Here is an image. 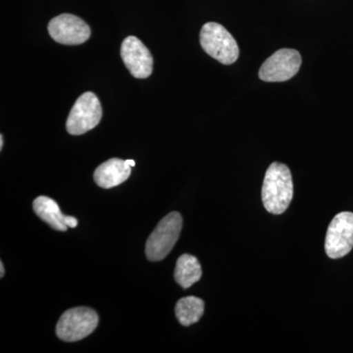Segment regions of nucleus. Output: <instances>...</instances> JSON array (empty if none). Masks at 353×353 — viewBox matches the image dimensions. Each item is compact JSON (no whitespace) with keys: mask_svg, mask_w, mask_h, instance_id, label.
<instances>
[{"mask_svg":"<svg viewBox=\"0 0 353 353\" xmlns=\"http://www.w3.org/2000/svg\"><path fill=\"white\" fill-rule=\"evenodd\" d=\"M121 57L134 78L145 79L152 75L153 57L145 44L136 37H128L121 46Z\"/></svg>","mask_w":353,"mask_h":353,"instance_id":"nucleus-9","label":"nucleus"},{"mask_svg":"<svg viewBox=\"0 0 353 353\" xmlns=\"http://www.w3.org/2000/svg\"><path fill=\"white\" fill-rule=\"evenodd\" d=\"M66 225L69 228H76L78 226V220L72 216H66Z\"/></svg>","mask_w":353,"mask_h":353,"instance_id":"nucleus-14","label":"nucleus"},{"mask_svg":"<svg viewBox=\"0 0 353 353\" xmlns=\"http://www.w3.org/2000/svg\"><path fill=\"white\" fill-rule=\"evenodd\" d=\"M175 281L183 289H189L201 280L202 270L199 259L194 255L183 254L179 257L175 269Z\"/></svg>","mask_w":353,"mask_h":353,"instance_id":"nucleus-12","label":"nucleus"},{"mask_svg":"<svg viewBox=\"0 0 353 353\" xmlns=\"http://www.w3.org/2000/svg\"><path fill=\"white\" fill-rule=\"evenodd\" d=\"M201 44L208 55L224 65L234 63L240 55L236 39L217 23H206L202 27Z\"/></svg>","mask_w":353,"mask_h":353,"instance_id":"nucleus-2","label":"nucleus"},{"mask_svg":"<svg viewBox=\"0 0 353 353\" xmlns=\"http://www.w3.org/2000/svg\"><path fill=\"white\" fill-rule=\"evenodd\" d=\"M264 208L272 214H283L294 197V183L287 165L274 162L267 169L262 185Z\"/></svg>","mask_w":353,"mask_h":353,"instance_id":"nucleus-1","label":"nucleus"},{"mask_svg":"<svg viewBox=\"0 0 353 353\" xmlns=\"http://www.w3.org/2000/svg\"><path fill=\"white\" fill-rule=\"evenodd\" d=\"M183 227L179 212H171L158 223L145 245V255L150 261H160L170 253L178 241Z\"/></svg>","mask_w":353,"mask_h":353,"instance_id":"nucleus-3","label":"nucleus"},{"mask_svg":"<svg viewBox=\"0 0 353 353\" xmlns=\"http://www.w3.org/2000/svg\"><path fill=\"white\" fill-rule=\"evenodd\" d=\"M0 277L3 278L4 273H6V270H4V266L3 263H2V261L0 262Z\"/></svg>","mask_w":353,"mask_h":353,"instance_id":"nucleus-15","label":"nucleus"},{"mask_svg":"<svg viewBox=\"0 0 353 353\" xmlns=\"http://www.w3.org/2000/svg\"><path fill=\"white\" fill-rule=\"evenodd\" d=\"M301 62L299 51L290 48L279 50L262 64L259 78L264 82H285L296 75Z\"/></svg>","mask_w":353,"mask_h":353,"instance_id":"nucleus-6","label":"nucleus"},{"mask_svg":"<svg viewBox=\"0 0 353 353\" xmlns=\"http://www.w3.org/2000/svg\"><path fill=\"white\" fill-rule=\"evenodd\" d=\"M32 208L34 213L55 231L66 232L68 230L66 215L61 212L57 202L52 199L48 196L37 197L32 203Z\"/></svg>","mask_w":353,"mask_h":353,"instance_id":"nucleus-11","label":"nucleus"},{"mask_svg":"<svg viewBox=\"0 0 353 353\" xmlns=\"http://www.w3.org/2000/svg\"><path fill=\"white\" fill-rule=\"evenodd\" d=\"M353 248V213L341 212L330 223L325 241V250L332 259L348 254Z\"/></svg>","mask_w":353,"mask_h":353,"instance_id":"nucleus-7","label":"nucleus"},{"mask_svg":"<svg viewBox=\"0 0 353 353\" xmlns=\"http://www.w3.org/2000/svg\"><path fill=\"white\" fill-rule=\"evenodd\" d=\"M51 38L58 43L77 46L85 43L90 37V29L85 21L72 14H61L48 24Z\"/></svg>","mask_w":353,"mask_h":353,"instance_id":"nucleus-8","label":"nucleus"},{"mask_svg":"<svg viewBox=\"0 0 353 353\" xmlns=\"http://www.w3.org/2000/svg\"><path fill=\"white\" fill-rule=\"evenodd\" d=\"M2 148H3V136H0V150H2Z\"/></svg>","mask_w":353,"mask_h":353,"instance_id":"nucleus-17","label":"nucleus"},{"mask_svg":"<svg viewBox=\"0 0 353 353\" xmlns=\"http://www.w3.org/2000/svg\"><path fill=\"white\" fill-rule=\"evenodd\" d=\"M101 102L94 92H85L77 99L67 118L66 129L70 134L80 136L94 129L101 122Z\"/></svg>","mask_w":353,"mask_h":353,"instance_id":"nucleus-5","label":"nucleus"},{"mask_svg":"<svg viewBox=\"0 0 353 353\" xmlns=\"http://www.w3.org/2000/svg\"><path fill=\"white\" fill-rule=\"evenodd\" d=\"M176 319L181 325L189 327L199 322L204 313V303L196 296H187L176 304Z\"/></svg>","mask_w":353,"mask_h":353,"instance_id":"nucleus-13","label":"nucleus"},{"mask_svg":"<svg viewBox=\"0 0 353 353\" xmlns=\"http://www.w3.org/2000/svg\"><path fill=\"white\" fill-rule=\"evenodd\" d=\"M132 166L126 160L112 158L99 165L94 174V182L103 189H111L124 183L131 175Z\"/></svg>","mask_w":353,"mask_h":353,"instance_id":"nucleus-10","label":"nucleus"},{"mask_svg":"<svg viewBox=\"0 0 353 353\" xmlns=\"http://www.w3.org/2000/svg\"><path fill=\"white\" fill-rule=\"evenodd\" d=\"M99 325V315L92 309L76 307L65 311L57 323L60 340L73 343L90 336Z\"/></svg>","mask_w":353,"mask_h":353,"instance_id":"nucleus-4","label":"nucleus"},{"mask_svg":"<svg viewBox=\"0 0 353 353\" xmlns=\"http://www.w3.org/2000/svg\"><path fill=\"white\" fill-rule=\"evenodd\" d=\"M126 162L128 164L130 165V166H132V167H134V165H136V162H134V160H132V159L126 160Z\"/></svg>","mask_w":353,"mask_h":353,"instance_id":"nucleus-16","label":"nucleus"}]
</instances>
